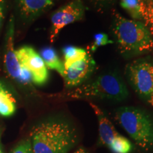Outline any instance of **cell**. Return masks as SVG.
Here are the masks:
<instances>
[{
    "label": "cell",
    "instance_id": "obj_11",
    "mask_svg": "<svg viewBox=\"0 0 153 153\" xmlns=\"http://www.w3.org/2000/svg\"><path fill=\"white\" fill-rule=\"evenodd\" d=\"M17 11L24 22L30 23L54 4V0H15Z\"/></svg>",
    "mask_w": 153,
    "mask_h": 153
},
{
    "label": "cell",
    "instance_id": "obj_24",
    "mask_svg": "<svg viewBox=\"0 0 153 153\" xmlns=\"http://www.w3.org/2000/svg\"><path fill=\"white\" fill-rule=\"evenodd\" d=\"M142 1H150V0H142ZM151 1H153V0H151Z\"/></svg>",
    "mask_w": 153,
    "mask_h": 153
},
{
    "label": "cell",
    "instance_id": "obj_13",
    "mask_svg": "<svg viewBox=\"0 0 153 153\" xmlns=\"http://www.w3.org/2000/svg\"><path fill=\"white\" fill-rule=\"evenodd\" d=\"M16 110V101L5 87L0 88V116L9 117Z\"/></svg>",
    "mask_w": 153,
    "mask_h": 153
},
{
    "label": "cell",
    "instance_id": "obj_4",
    "mask_svg": "<svg viewBox=\"0 0 153 153\" xmlns=\"http://www.w3.org/2000/svg\"><path fill=\"white\" fill-rule=\"evenodd\" d=\"M114 119L144 152L153 148V120L146 111L135 106H122L114 112Z\"/></svg>",
    "mask_w": 153,
    "mask_h": 153
},
{
    "label": "cell",
    "instance_id": "obj_17",
    "mask_svg": "<svg viewBox=\"0 0 153 153\" xmlns=\"http://www.w3.org/2000/svg\"><path fill=\"white\" fill-rule=\"evenodd\" d=\"M112 43H114V41L110 40L106 33H97L94 36V41L89 50L92 52H94L99 48Z\"/></svg>",
    "mask_w": 153,
    "mask_h": 153
},
{
    "label": "cell",
    "instance_id": "obj_12",
    "mask_svg": "<svg viewBox=\"0 0 153 153\" xmlns=\"http://www.w3.org/2000/svg\"><path fill=\"white\" fill-rule=\"evenodd\" d=\"M40 55L45 62L47 68L55 70L60 74L61 76H64V63L61 61L56 51L53 47L46 46L42 48L40 52Z\"/></svg>",
    "mask_w": 153,
    "mask_h": 153
},
{
    "label": "cell",
    "instance_id": "obj_23",
    "mask_svg": "<svg viewBox=\"0 0 153 153\" xmlns=\"http://www.w3.org/2000/svg\"><path fill=\"white\" fill-rule=\"evenodd\" d=\"M4 87V85H3V83L1 82H0V88H1V87Z\"/></svg>",
    "mask_w": 153,
    "mask_h": 153
},
{
    "label": "cell",
    "instance_id": "obj_19",
    "mask_svg": "<svg viewBox=\"0 0 153 153\" xmlns=\"http://www.w3.org/2000/svg\"><path fill=\"white\" fill-rule=\"evenodd\" d=\"M97 10L104 11L110 8L116 0H87Z\"/></svg>",
    "mask_w": 153,
    "mask_h": 153
},
{
    "label": "cell",
    "instance_id": "obj_3",
    "mask_svg": "<svg viewBox=\"0 0 153 153\" xmlns=\"http://www.w3.org/2000/svg\"><path fill=\"white\" fill-rule=\"evenodd\" d=\"M65 96L73 99H97L121 102L128 99L129 91L123 79L113 72L102 74L90 82L70 89Z\"/></svg>",
    "mask_w": 153,
    "mask_h": 153
},
{
    "label": "cell",
    "instance_id": "obj_10",
    "mask_svg": "<svg viewBox=\"0 0 153 153\" xmlns=\"http://www.w3.org/2000/svg\"><path fill=\"white\" fill-rule=\"evenodd\" d=\"M14 19L11 17L5 36L4 66L9 76L16 81H20L22 68L14 49Z\"/></svg>",
    "mask_w": 153,
    "mask_h": 153
},
{
    "label": "cell",
    "instance_id": "obj_20",
    "mask_svg": "<svg viewBox=\"0 0 153 153\" xmlns=\"http://www.w3.org/2000/svg\"><path fill=\"white\" fill-rule=\"evenodd\" d=\"M4 19V0H0V30Z\"/></svg>",
    "mask_w": 153,
    "mask_h": 153
},
{
    "label": "cell",
    "instance_id": "obj_22",
    "mask_svg": "<svg viewBox=\"0 0 153 153\" xmlns=\"http://www.w3.org/2000/svg\"><path fill=\"white\" fill-rule=\"evenodd\" d=\"M0 153H4V151L2 150V147H1V143H0Z\"/></svg>",
    "mask_w": 153,
    "mask_h": 153
},
{
    "label": "cell",
    "instance_id": "obj_18",
    "mask_svg": "<svg viewBox=\"0 0 153 153\" xmlns=\"http://www.w3.org/2000/svg\"><path fill=\"white\" fill-rule=\"evenodd\" d=\"M11 153H33L29 137L22 140L11 150Z\"/></svg>",
    "mask_w": 153,
    "mask_h": 153
},
{
    "label": "cell",
    "instance_id": "obj_16",
    "mask_svg": "<svg viewBox=\"0 0 153 153\" xmlns=\"http://www.w3.org/2000/svg\"><path fill=\"white\" fill-rule=\"evenodd\" d=\"M142 20L153 34V1H142Z\"/></svg>",
    "mask_w": 153,
    "mask_h": 153
},
{
    "label": "cell",
    "instance_id": "obj_15",
    "mask_svg": "<svg viewBox=\"0 0 153 153\" xmlns=\"http://www.w3.org/2000/svg\"><path fill=\"white\" fill-rule=\"evenodd\" d=\"M142 0H120V7L133 20L142 21Z\"/></svg>",
    "mask_w": 153,
    "mask_h": 153
},
{
    "label": "cell",
    "instance_id": "obj_9",
    "mask_svg": "<svg viewBox=\"0 0 153 153\" xmlns=\"http://www.w3.org/2000/svg\"><path fill=\"white\" fill-rule=\"evenodd\" d=\"M96 69V62L88 51V54L85 59L72 64L65 70L64 79L65 87L68 89L85 84L90 77Z\"/></svg>",
    "mask_w": 153,
    "mask_h": 153
},
{
    "label": "cell",
    "instance_id": "obj_6",
    "mask_svg": "<svg viewBox=\"0 0 153 153\" xmlns=\"http://www.w3.org/2000/svg\"><path fill=\"white\" fill-rule=\"evenodd\" d=\"M97 116L99 123V140L100 146L108 149L112 153H131L134 144L116 131L113 123L100 108L93 103H89Z\"/></svg>",
    "mask_w": 153,
    "mask_h": 153
},
{
    "label": "cell",
    "instance_id": "obj_2",
    "mask_svg": "<svg viewBox=\"0 0 153 153\" xmlns=\"http://www.w3.org/2000/svg\"><path fill=\"white\" fill-rule=\"evenodd\" d=\"M112 33L120 54L126 59L153 51L152 34L143 22L126 19L113 11Z\"/></svg>",
    "mask_w": 153,
    "mask_h": 153
},
{
    "label": "cell",
    "instance_id": "obj_7",
    "mask_svg": "<svg viewBox=\"0 0 153 153\" xmlns=\"http://www.w3.org/2000/svg\"><path fill=\"white\" fill-rule=\"evenodd\" d=\"M86 7L82 0H71L52 14L50 41L53 43L60 30L68 25L82 20L85 17Z\"/></svg>",
    "mask_w": 153,
    "mask_h": 153
},
{
    "label": "cell",
    "instance_id": "obj_1",
    "mask_svg": "<svg viewBox=\"0 0 153 153\" xmlns=\"http://www.w3.org/2000/svg\"><path fill=\"white\" fill-rule=\"evenodd\" d=\"M29 138L33 153H68L79 142L74 123L65 117H50L35 124Z\"/></svg>",
    "mask_w": 153,
    "mask_h": 153
},
{
    "label": "cell",
    "instance_id": "obj_5",
    "mask_svg": "<svg viewBox=\"0 0 153 153\" xmlns=\"http://www.w3.org/2000/svg\"><path fill=\"white\" fill-rule=\"evenodd\" d=\"M125 74L137 97L153 107V57H145L130 62Z\"/></svg>",
    "mask_w": 153,
    "mask_h": 153
},
{
    "label": "cell",
    "instance_id": "obj_14",
    "mask_svg": "<svg viewBox=\"0 0 153 153\" xmlns=\"http://www.w3.org/2000/svg\"><path fill=\"white\" fill-rule=\"evenodd\" d=\"M64 55L65 70L78 61L85 59L88 54V51L73 45H67L62 49Z\"/></svg>",
    "mask_w": 153,
    "mask_h": 153
},
{
    "label": "cell",
    "instance_id": "obj_25",
    "mask_svg": "<svg viewBox=\"0 0 153 153\" xmlns=\"http://www.w3.org/2000/svg\"><path fill=\"white\" fill-rule=\"evenodd\" d=\"M0 139H1V130H0ZM1 143V142H0Z\"/></svg>",
    "mask_w": 153,
    "mask_h": 153
},
{
    "label": "cell",
    "instance_id": "obj_8",
    "mask_svg": "<svg viewBox=\"0 0 153 153\" xmlns=\"http://www.w3.org/2000/svg\"><path fill=\"white\" fill-rule=\"evenodd\" d=\"M21 65L30 72L31 81L38 86L45 85L49 77L48 70L40 54L29 45H24L16 50Z\"/></svg>",
    "mask_w": 153,
    "mask_h": 153
},
{
    "label": "cell",
    "instance_id": "obj_21",
    "mask_svg": "<svg viewBox=\"0 0 153 153\" xmlns=\"http://www.w3.org/2000/svg\"><path fill=\"white\" fill-rule=\"evenodd\" d=\"M74 153H89V152H88L85 148H79V149H77V150H76Z\"/></svg>",
    "mask_w": 153,
    "mask_h": 153
}]
</instances>
